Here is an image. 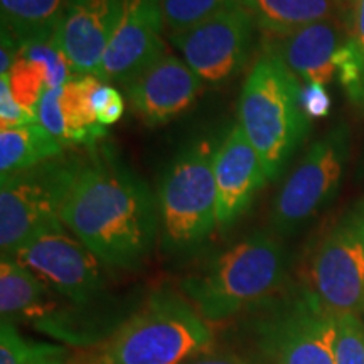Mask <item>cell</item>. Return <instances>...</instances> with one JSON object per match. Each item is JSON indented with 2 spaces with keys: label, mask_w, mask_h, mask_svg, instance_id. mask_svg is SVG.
Wrapping results in <instances>:
<instances>
[{
  "label": "cell",
  "mask_w": 364,
  "mask_h": 364,
  "mask_svg": "<svg viewBox=\"0 0 364 364\" xmlns=\"http://www.w3.org/2000/svg\"><path fill=\"white\" fill-rule=\"evenodd\" d=\"M73 364H80V363H73Z\"/></svg>",
  "instance_id": "e575fe53"
},
{
  "label": "cell",
  "mask_w": 364,
  "mask_h": 364,
  "mask_svg": "<svg viewBox=\"0 0 364 364\" xmlns=\"http://www.w3.org/2000/svg\"><path fill=\"white\" fill-rule=\"evenodd\" d=\"M213 346L215 334L193 304L159 289L117 327L91 364H184Z\"/></svg>",
  "instance_id": "3957f363"
},
{
  "label": "cell",
  "mask_w": 364,
  "mask_h": 364,
  "mask_svg": "<svg viewBox=\"0 0 364 364\" xmlns=\"http://www.w3.org/2000/svg\"><path fill=\"white\" fill-rule=\"evenodd\" d=\"M0 122H2V130L38 122L34 112L26 110L16 102L9 85V75H0Z\"/></svg>",
  "instance_id": "f1b7e54d"
},
{
  "label": "cell",
  "mask_w": 364,
  "mask_h": 364,
  "mask_svg": "<svg viewBox=\"0 0 364 364\" xmlns=\"http://www.w3.org/2000/svg\"><path fill=\"white\" fill-rule=\"evenodd\" d=\"M215 150L209 140H196L181 149L164 172L157 208L161 247L167 257H193L218 228Z\"/></svg>",
  "instance_id": "5b68a950"
},
{
  "label": "cell",
  "mask_w": 364,
  "mask_h": 364,
  "mask_svg": "<svg viewBox=\"0 0 364 364\" xmlns=\"http://www.w3.org/2000/svg\"><path fill=\"white\" fill-rule=\"evenodd\" d=\"M48 285L16 258L0 262V312L2 321H29L38 324L54 309Z\"/></svg>",
  "instance_id": "e0dca14e"
},
{
  "label": "cell",
  "mask_w": 364,
  "mask_h": 364,
  "mask_svg": "<svg viewBox=\"0 0 364 364\" xmlns=\"http://www.w3.org/2000/svg\"><path fill=\"white\" fill-rule=\"evenodd\" d=\"M236 6L240 0H162L164 24L171 34L181 33Z\"/></svg>",
  "instance_id": "603a6c76"
},
{
  "label": "cell",
  "mask_w": 364,
  "mask_h": 364,
  "mask_svg": "<svg viewBox=\"0 0 364 364\" xmlns=\"http://www.w3.org/2000/svg\"><path fill=\"white\" fill-rule=\"evenodd\" d=\"M300 80L265 53L250 71L238 103V124L257 150L268 181L277 179L311 130L300 107Z\"/></svg>",
  "instance_id": "277c9868"
},
{
  "label": "cell",
  "mask_w": 364,
  "mask_h": 364,
  "mask_svg": "<svg viewBox=\"0 0 364 364\" xmlns=\"http://www.w3.org/2000/svg\"><path fill=\"white\" fill-rule=\"evenodd\" d=\"M59 216L103 265L118 270L142 267L159 236L157 198L108 145L76 161Z\"/></svg>",
  "instance_id": "6da1fadb"
},
{
  "label": "cell",
  "mask_w": 364,
  "mask_h": 364,
  "mask_svg": "<svg viewBox=\"0 0 364 364\" xmlns=\"http://www.w3.org/2000/svg\"><path fill=\"white\" fill-rule=\"evenodd\" d=\"M65 147L39 122L0 132V176L31 169L63 157Z\"/></svg>",
  "instance_id": "ffe728a7"
},
{
  "label": "cell",
  "mask_w": 364,
  "mask_h": 364,
  "mask_svg": "<svg viewBox=\"0 0 364 364\" xmlns=\"http://www.w3.org/2000/svg\"><path fill=\"white\" fill-rule=\"evenodd\" d=\"M70 0H0L2 31L19 44L51 41Z\"/></svg>",
  "instance_id": "d6986e66"
},
{
  "label": "cell",
  "mask_w": 364,
  "mask_h": 364,
  "mask_svg": "<svg viewBox=\"0 0 364 364\" xmlns=\"http://www.w3.org/2000/svg\"><path fill=\"white\" fill-rule=\"evenodd\" d=\"M300 107L309 120L324 118L331 113L332 100L329 91L321 83H306L300 91Z\"/></svg>",
  "instance_id": "f546056e"
},
{
  "label": "cell",
  "mask_w": 364,
  "mask_h": 364,
  "mask_svg": "<svg viewBox=\"0 0 364 364\" xmlns=\"http://www.w3.org/2000/svg\"><path fill=\"white\" fill-rule=\"evenodd\" d=\"M61 88L46 90L44 95L41 97L38 108H36V117L38 122L49 132L53 136H56L58 142L65 145V118L61 113Z\"/></svg>",
  "instance_id": "83f0119b"
},
{
  "label": "cell",
  "mask_w": 364,
  "mask_h": 364,
  "mask_svg": "<svg viewBox=\"0 0 364 364\" xmlns=\"http://www.w3.org/2000/svg\"><path fill=\"white\" fill-rule=\"evenodd\" d=\"M162 0H124L120 21L103 56L100 80L129 85L166 56Z\"/></svg>",
  "instance_id": "7c38bea8"
},
{
  "label": "cell",
  "mask_w": 364,
  "mask_h": 364,
  "mask_svg": "<svg viewBox=\"0 0 364 364\" xmlns=\"http://www.w3.org/2000/svg\"><path fill=\"white\" fill-rule=\"evenodd\" d=\"M9 85L16 102L26 110L36 113L41 97L48 90V70L41 63L19 54L9 73Z\"/></svg>",
  "instance_id": "cb8c5ba5"
},
{
  "label": "cell",
  "mask_w": 364,
  "mask_h": 364,
  "mask_svg": "<svg viewBox=\"0 0 364 364\" xmlns=\"http://www.w3.org/2000/svg\"><path fill=\"white\" fill-rule=\"evenodd\" d=\"M336 75L353 105L364 112V54L349 38L334 56Z\"/></svg>",
  "instance_id": "d4e9b609"
},
{
  "label": "cell",
  "mask_w": 364,
  "mask_h": 364,
  "mask_svg": "<svg viewBox=\"0 0 364 364\" xmlns=\"http://www.w3.org/2000/svg\"><path fill=\"white\" fill-rule=\"evenodd\" d=\"M348 39L344 19H326L285 36H267L265 48L299 80L326 85L336 75V53Z\"/></svg>",
  "instance_id": "2e32d148"
},
{
  "label": "cell",
  "mask_w": 364,
  "mask_h": 364,
  "mask_svg": "<svg viewBox=\"0 0 364 364\" xmlns=\"http://www.w3.org/2000/svg\"><path fill=\"white\" fill-rule=\"evenodd\" d=\"M267 36H285L326 19H344L343 0H240Z\"/></svg>",
  "instance_id": "ac0fdd59"
},
{
  "label": "cell",
  "mask_w": 364,
  "mask_h": 364,
  "mask_svg": "<svg viewBox=\"0 0 364 364\" xmlns=\"http://www.w3.org/2000/svg\"><path fill=\"white\" fill-rule=\"evenodd\" d=\"M314 295L332 314H364V199L327 228L309 268Z\"/></svg>",
  "instance_id": "9c48e42d"
},
{
  "label": "cell",
  "mask_w": 364,
  "mask_h": 364,
  "mask_svg": "<svg viewBox=\"0 0 364 364\" xmlns=\"http://www.w3.org/2000/svg\"><path fill=\"white\" fill-rule=\"evenodd\" d=\"M184 364H258L253 358H247L243 354L231 351H209L201 356L189 359Z\"/></svg>",
  "instance_id": "4dcf8cb0"
},
{
  "label": "cell",
  "mask_w": 364,
  "mask_h": 364,
  "mask_svg": "<svg viewBox=\"0 0 364 364\" xmlns=\"http://www.w3.org/2000/svg\"><path fill=\"white\" fill-rule=\"evenodd\" d=\"M255 26L252 16L236 6L191 29L171 34L169 39L203 83L220 85L247 63Z\"/></svg>",
  "instance_id": "8fae6325"
},
{
  "label": "cell",
  "mask_w": 364,
  "mask_h": 364,
  "mask_svg": "<svg viewBox=\"0 0 364 364\" xmlns=\"http://www.w3.org/2000/svg\"><path fill=\"white\" fill-rule=\"evenodd\" d=\"M19 54L31 61L41 63L48 70V90L61 88L75 78L70 61L54 39L19 44Z\"/></svg>",
  "instance_id": "484cf974"
},
{
  "label": "cell",
  "mask_w": 364,
  "mask_h": 364,
  "mask_svg": "<svg viewBox=\"0 0 364 364\" xmlns=\"http://www.w3.org/2000/svg\"><path fill=\"white\" fill-rule=\"evenodd\" d=\"M343 2H346V4H349V2H354V0H343Z\"/></svg>",
  "instance_id": "836d02e7"
},
{
  "label": "cell",
  "mask_w": 364,
  "mask_h": 364,
  "mask_svg": "<svg viewBox=\"0 0 364 364\" xmlns=\"http://www.w3.org/2000/svg\"><path fill=\"white\" fill-rule=\"evenodd\" d=\"M0 364H73L61 344L27 339L11 322L0 324Z\"/></svg>",
  "instance_id": "7402d4cb"
},
{
  "label": "cell",
  "mask_w": 364,
  "mask_h": 364,
  "mask_svg": "<svg viewBox=\"0 0 364 364\" xmlns=\"http://www.w3.org/2000/svg\"><path fill=\"white\" fill-rule=\"evenodd\" d=\"M14 258L78 309L93 306L105 292L102 262L65 225L34 236Z\"/></svg>",
  "instance_id": "30bf717a"
},
{
  "label": "cell",
  "mask_w": 364,
  "mask_h": 364,
  "mask_svg": "<svg viewBox=\"0 0 364 364\" xmlns=\"http://www.w3.org/2000/svg\"><path fill=\"white\" fill-rule=\"evenodd\" d=\"M213 171L218 228L228 230L247 213L255 196L268 182L260 157L240 124L231 127L216 147Z\"/></svg>",
  "instance_id": "4fadbf2b"
},
{
  "label": "cell",
  "mask_w": 364,
  "mask_h": 364,
  "mask_svg": "<svg viewBox=\"0 0 364 364\" xmlns=\"http://www.w3.org/2000/svg\"><path fill=\"white\" fill-rule=\"evenodd\" d=\"M285 277L284 245L268 231H255L209 258L181 287L206 321L223 322L279 295Z\"/></svg>",
  "instance_id": "7a4b0ae2"
},
{
  "label": "cell",
  "mask_w": 364,
  "mask_h": 364,
  "mask_svg": "<svg viewBox=\"0 0 364 364\" xmlns=\"http://www.w3.org/2000/svg\"><path fill=\"white\" fill-rule=\"evenodd\" d=\"M250 314L248 336L258 364H338L334 314L309 285L282 290Z\"/></svg>",
  "instance_id": "8992f818"
},
{
  "label": "cell",
  "mask_w": 364,
  "mask_h": 364,
  "mask_svg": "<svg viewBox=\"0 0 364 364\" xmlns=\"http://www.w3.org/2000/svg\"><path fill=\"white\" fill-rule=\"evenodd\" d=\"M122 9L124 0H70L54 41L70 61L75 78H100Z\"/></svg>",
  "instance_id": "5bb4252c"
},
{
  "label": "cell",
  "mask_w": 364,
  "mask_h": 364,
  "mask_svg": "<svg viewBox=\"0 0 364 364\" xmlns=\"http://www.w3.org/2000/svg\"><path fill=\"white\" fill-rule=\"evenodd\" d=\"M351 39L364 54V0H354Z\"/></svg>",
  "instance_id": "d6a6232c"
},
{
  "label": "cell",
  "mask_w": 364,
  "mask_h": 364,
  "mask_svg": "<svg viewBox=\"0 0 364 364\" xmlns=\"http://www.w3.org/2000/svg\"><path fill=\"white\" fill-rule=\"evenodd\" d=\"M124 112H125L124 98H122V95L117 91V93L113 95V98L110 100V103H108L107 107H105V110L98 115L100 124H103L105 127L117 124V122L122 118V115H124Z\"/></svg>",
  "instance_id": "1f68e13d"
},
{
  "label": "cell",
  "mask_w": 364,
  "mask_h": 364,
  "mask_svg": "<svg viewBox=\"0 0 364 364\" xmlns=\"http://www.w3.org/2000/svg\"><path fill=\"white\" fill-rule=\"evenodd\" d=\"M351 154V132L338 124L306 150L272 204L270 225L279 235L297 233L334 201Z\"/></svg>",
  "instance_id": "52a82bcc"
},
{
  "label": "cell",
  "mask_w": 364,
  "mask_h": 364,
  "mask_svg": "<svg viewBox=\"0 0 364 364\" xmlns=\"http://www.w3.org/2000/svg\"><path fill=\"white\" fill-rule=\"evenodd\" d=\"M97 76H78L63 86L61 113L65 118V145L97 147L107 135V127L100 124L91 107V88Z\"/></svg>",
  "instance_id": "44dd1931"
},
{
  "label": "cell",
  "mask_w": 364,
  "mask_h": 364,
  "mask_svg": "<svg viewBox=\"0 0 364 364\" xmlns=\"http://www.w3.org/2000/svg\"><path fill=\"white\" fill-rule=\"evenodd\" d=\"M125 88L140 120L149 127H159L193 107L201 93L203 80L184 59L167 53Z\"/></svg>",
  "instance_id": "9a60e30c"
},
{
  "label": "cell",
  "mask_w": 364,
  "mask_h": 364,
  "mask_svg": "<svg viewBox=\"0 0 364 364\" xmlns=\"http://www.w3.org/2000/svg\"><path fill=\"white\" fill-rule=\"evenodd\" d=\"M338 364H364V322L358 314H334Z\"/></svg>",
  "instance_id": "4316f807"
},
{
  "label": "cell",
  "mask_w": 364,
  "mask_h": 364,
  "mask_svg": "<svg viewBox=\"0 0 364 364\" xmlns=\"http://www.w3.org/2000/svg\"><path fill=\"white\" fill-rule=\"evenodd\" d=\"M78 159L58 157L4 176L0 186V252L14 258L27 241L63 225L61 204Z\"/></svg>",
  "instance_id": "ba28073f"
}]
</instances>
